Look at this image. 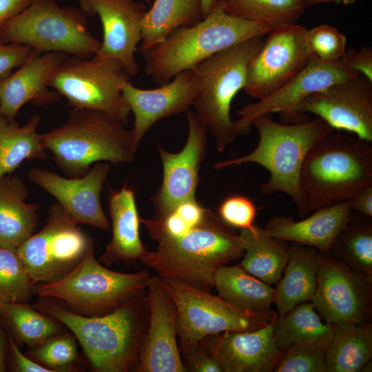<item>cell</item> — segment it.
Listing matches in <instances>:
<instances>
[{
  "mask_svg": "<svg viewBox=\"0 0 372 372\" xmlns=\"http://www.w3.org/2000/svg\"><path fill=\"white\" fill-rule=\"evenodd\" d=\"M311 54L327 63L339 61L347 49V37L337 28L322 24L307 32Z\"/></svg>",
  "mask_w": 372,
  "mask_h": 372,
  "instance_id": "60d3db41",
  "label": "cell"
},
{
  "mask_svg": "<svg viewBox=\"0 0 372 372\" xmlns=\"http://www.w3.org/2000/svg\"><path fill=\"white\" fill-rule=\"evenodd\" d=\"M273 321L255 331L211 335L207 351L225 372H272L281 353L273 335Z\"/></svg>",
  "mask_w": 372,
  "mask_h": 372,
  "instance_id": "603a6c76",
  "label": "cell"
},
{
  "mask_svg": "<svg viewBox=\"0 0 372 372\" xmlns=\"http://www.w3.org/2000/svg\"><path fill=\"white\" fill-rule=\"evenodd\" d=\"M372 362L371 360L368 362L362 368L361 371L364 372H371L372 370Z\"/></svg>",
  "mask_w": 372,
  "mask_h": 372,
  "instance_id": "f5cc1de1",
  "label": "cell"
},
{
  "mask_svg": "<svg viewBox=\"0 0 372 372\" xmlns=\"http://www.w3.org/2000/svg\"><path fill=\"white\" fill-rule=\"evenodd\" d=\"M8 339L13 359L14 371L19 372H54L48 367L25 356L10 334H8Z\"/></svg>",
  "mask_w": 372,
  "mask_h": 372,
  "instance_id": "bcb514c9",
  "label": "cell"
},
{
  "mask_svg": "<svg viewBox=\"0 0 372 372\" xmlns=\"http://www.w3.org/2000/svg\"><path fill=\"white\" fill-rule=\"evenodd\" d=\"M41 116L35 114L20 126L0 114V180L12 174L25 161L43 160L46 152L37 129Z\"/></svg>",
  "mask_w": 372,
  "mask_h": 372,
  "instance_id": "4dcf8cb0",
  "label": "cell"
},
{
  "mask_svg": "<svg viewBox=\"0 0 372 372\" xmlns=\"http://www.w3.org/2000/svg\"><path fill=\"white\" fill-rule=\"evenodd\" d=\"M206 209L196 198L190 199L180 203L163 218L145 219L140 217V222L145 227L150 238L158 243L186 234L202 222Z\"/></svg>",
  "mask_w": 372,
  "mask_h": 372,
  "instance_id": "8d00e7d4",
  "label": "cell"
},
{
  "mask_svg": "<svg viewBox=\"0 0 372 372\" xmlns=\"http://www.w3.org/2000/svg\"><path fill=\"white\" fill-rule=\"evenodd\" d=\"M90 240L56 203L50 207L43 229L20 245L17 251L32 285L50 282L80 262Z\"/></svg>",
  "mask_w": 372,
  "mask_h": 372,
  "instance_id": "7c38bea8",
  "label": "cell"
},
{
  "mask_svg": "<svg viewBox=\"0 0 372 372\" xmlns=\"http://www.w3.org/2000/svg\"><path fill=\"white\" fill-rule=\"evenodd\" d=\"M247 245L240 267L268 285L276 284L282 275L289 255L288 242L270 236L264 228L242 229Z\"/></svg>",
  "mask_w": 372,
  "mask_h": 372,
  "instance_id": "d6a6232c",
  "label": "cell"
},
{
  "mask_svg": "<svg viewBox=\"0 0 372 372\" xmlns=\"http://www.w3.org/2000/svg\"><path fill=\"white\" fill-rule=\"evenodd\" d=\"M258 130L259 141L256 148L241 157L216 163L214 167L223 168L245 163H257L269 173L260 189L265 195L282 192L295 203L300 217L309 213L307 198L300 183L304 159L310 149L333 128L317 117L288 125L274 121L271 114L258 116L252 122Z\"/></svg>",
  "mask_w": 372,
  "mask_h": 372,
  "instance_id": "7a4b0ae2",
  "label": "cell"
},
{
  "mask_svg": "<svg viewBox=\"0 0 372 372\" xmlns=\"http://www.w3.org/2000/svg\"><path fill=\"white\" fill-rule=\"evenodd\" d=\"M300 183L309 211L349 200L372 185V142L329 134L309 152Z\"/></svg>",
  "mask_w": 372,
  "mask_h": 372,
  "instance_id": "8992f818",
  "label": "cell"
},
{
  "mask_svg": "<svg viewBox=\"0 0 372 372\" xmlns=\"http://www.w3.org/2000/svg\"><path fill=\"white\" fill-rule=\"evenodd\" d=\"M262 37L251 38L222 50L192 69L198 82L193 106L220 152L237 136L230 115L231 103L243 90L247 67L263 45Z\"/></svg>",
  "mask_w": 372,
  "mask_h": 372,
  "instance_id": "52a82bcc",
  "label": "cell"
},
{
  "mask_svg": "<svg viewBox=\"0 0 372 372\" xmlns=\"http://www.w3.org/2000/svg\"><path fill=\"white\" fill-rule=\"evenodd\" d=\"M28 196L21 178L8 174L0 180V247L17 248L37 229L40 206L27 203Z\"/></svg>",
  "mask_w": 372,
  "mask_h": 372,
  "instance_id": "4316f807",
  "label": "cell"
},
{
  "mask_svg": "<svg viewBox=\"0 0 372 372\" xmlns=\"http://www.w3.org/2000/svg\"><path fill=\"white\" fill-rule=\"evenodd\" d=\"M109 171L107 163L98 162L80 178L63 177L37 167L29 169L28 178L52 196L75 223L107 231L110 223L101 205V192Z\"/></svg>",
  "mask_w": 372,
  "mask_h": 372,
  "instance_id": "ac0fdd59",
  "label": "cell"
},
{
  "mask_svg": "<svg viewBox=\"0 0 372 372\" xmlns=\"http://www.w3.org/2000/svg\"><path fill=\"white\" fill-rule=\"evenodd\" d=\"M307 6H311L313 5L324 3H342L344 5L352 4L355 0H304Z\"/></svg>",
  "mask_w": 372,
  "mask_h": 372,
  "instance_id": "f907efd6",
  "label": "cell"
},
{
  "mask_svg": "<svg viewBox=\"0 0 372 372\" xmlns=\"http://www.w3.org/2000/svg\"><path fill=\"white\" fill-rule=\"evenodd\" d=\"M146 2H147L148 3H150L151 0H145Z\"/></svg>",
  "mask_w": 372,
  "mask_h": 372,
  "instance_id": "db71d44e",
  "label": "cell"
},
{
  "mask_svg": "<svg viewBox=\"0 0 372 372\" xmlns=\"http://www.w3.org/2000/svg\"><path fill=\"white\" fill-rule=\"evenodd\" d=\"M313 211L298 221L284 216L273 217L264 229L273 238L309 246L322 254L330 253L353 211L349 202L334 203Z\"/></svg>",
  "mask_w": 372,
  "mask_h": 372,
  "instance_id": "cb8c5ba5",
  "label": "cell"
},
{
  "mask_svg": "<svg viewBox=\"0 0 372 372\" xmlns=\"http://www.w3.org/2000/svg\"><path fill=\"white\" fill-rule=\"evenodd\" d=\"M108 203L112 239L100 257V262L110 265L141 260L147 250L140 238L141 222L134 190L125 184L110 192Z\"/></svg>",
  "mask_w": 372,
  "mask_h": 372,
  "instance_id": "d4e9b609",
  "label": "cell"
},
{
  "mask_svg": "<svg viewBox=\"0 0 372 372\" xmlns=\"http://www.w3.org/2000/svg\"><path fill=\"white\" fill-rule=\"evenodd\" d=\"M4 316L17 337L31 347H37L59 331L49 317L23 302L0 303Z\"/></svg>",
  "mask_w": 372,
  "mask_h": 372,
  "instance_id": "d590c367",
  "label": "cell"
},
{
  "mask_svg": "<svg viewBox=\"0 0 372 372\" xmlns=\"http://www.w3.org/2000/svg\"><path fill=\"white\" fill-rule=\"evenodd\" d=\"M307 29L296 23L273 28L249 63L243 91L258 100L284 85L307 64Z\"/></svg>",
  "mask_w": 372,
  "mask_h": 372,
  "instance_id": "5bb4252c",
  "label": "cell"
},
{
  "mask_svg": "<svg viewBox=\"0 0 372 372\" xmlns=\"http://www.w3.org/2000/svg\"><path fill=\"white\" fill-rule=\"evenodd\" d=\"M295 112L315 114L333 129L372 142V81L356 74L310 94Z\"/></svg>",
  "mask_w": 372,
  "mask_h": 372,
  "instance_id": "9a60e30c",
  "label": "cell"
},
{
  "mask_svg": "<svg viewBox=\"0 0 372 372\" xmlns=\"http://www.w3.org/2000/svg\"><path fill=\"white\" fill-rule=\"evenodd\" d=\"M36 347L34 359L54 372L65 371L78 358L75 338L69 333L54 335Z\"/></svg>",
  "mask_w": 372,
  "mask_h": 372,
  "instance_id": "f35d334b",
  "label": "cell"
},
{
  "mask_svg": "<svg viewBox=\"0 0 372 372\" xmlns=\"http://www.w3.org/2000/svg\"><path fill=\"white\" fill-rule=\"evenodd\" d=\"M32 0H0V28L26 8Z\"/></svg>",
  "mask_w": 372,
  "mask_h": 372,
  "instance_id": "c3c4849f",
  "label": "cell"
},
{
  "mask_svg": "<svg viewBox=\"0 0 372 372\" xmlns=\"http://www.w3.org/2000/svg\"><path fill=\"white\" fill-rule=\"evenodd\" d=\"M147 289L149 325L139 347L136 371H186L176 340L175 304L158 275L149 276Z\"/></svg>",
  "mask_w": 372,
  "mask_h": 372,
  "instance_id": "ffe728a7",
  "label": "cell"
},
{
  "mask_svg": "<svg viewBox=\"0 0 372 372\" xmlns=\"http://www.w3.org/2000/svg\"><path fill=\"white\" fill-rule=\"evenodd\" d=\"M87 17L98 16L103 28V40L94 59L118 61L130 76L138 73L135 57L141 41V23L146 6L134 0H78Z\"/></svg>",
  "mask_w": 372,
  "mask_h": 372,
  "instance_id": "d6986e66",
  "label": "cell"
},
{
  "mask_svg": "<svg viewBox=\"0 0 372 372\" xmlns=\"http://www.w3.org/2000/svg\"><path fill=\"white\" fill-rule=\"evenodd\" d=\"M189 133L183 149L177 153L157 149L162 161L163 180L151 197L154 218H163L183 201L196 198L200 165L206 155L207 127L196 112L187 111Z\"/></svg>",
  "mask_w": 372,
  "mask_h": 372,
  "instance_id": "2e32d148",
  "label": "cell"
},
{
  "mask_svg": "<svg viewBox=\"0 0 372 372\" xmlns=\"http://www.w3.org/2000/svg\"><path fill=\"white\" fill-rule=\"evenodd\" d=\"M150 275L145 271L120 273L101 265L94 255L91 239L80 262L62 278L32 285V293L63 301L87 316L109 313L147 289Z\"/></svg>",
  "mask_w": 372,
  "mask_h": 372,
  "instance_id": "ba28073f",
  "label": "cell"
},
{
  "mask_svg": "<svg viewBox=\"0 0 372 372\" xmlns=\"http://www.w3.org/2000/svg\"><path fill=\"white\" fill-rule=\"evenodd\" d=\"M247 245L244 234H237L217 214L206 209L202 222L184 236L158 243L146 251L142 263L161 278L185 282L209 291L220 267L241 258Z\"/></svg>",
  "mask_w": 372,
  "mask_h": 372,
  "instance_id": "6da1fadb",
  "label": "cell"
},
{
  "mask_svg": "<svg viewBox=\"0 0 372 372\" xmlns=\"http://www.w3.org/2000/svg\"><path fill=\"white\" fill-rule=\"evenodd\" d=\"M172 79L152 90L138 88L130 81L122 87L123 98L134 116L130 130L136 145L157 121L187 112L193 105L198 88L193 70L179 72Z\"/></svg>",
  "mask_w": 372,
  "mask_h": 372,
  "instance_id": "44dd1931",
  "label": "cell"
},
{
  "mask_svg": "<svg viewBox=\"0 0 372 372\" xmlns=\"http://www.w3.org/2000/svg\"><path fill=\"white\" fill-rule=\"evenodd\" d=\"M4 371H5L4 357H3L1 338L0 335V372H3Z\"/></svg>",
  "mask_w": 372,
  "mask_h": 372,
  "instance_id": "816d5d0a",
  "label": "cell"
},
{
  "mask_svg": "<svg viewBox=\"0 0 372 372\" xmlns=\"http://www.w3.org/2000/svg\"><path fill=\"white\" fill-rule=\"evenodd\" d=\"M198 347L185 354L188 358L191 369L197 372H223L218 361L210 353L199 350Z\"/></svg>",
  "mask_w": 372,
  "mask_h": 372,
  "instance_id": "f6af8a7d",
  "label": "cell"
},
{
  "mask_svg": "<svg viewBox=\"0 0 372 372\" xmlns=\"http://www.w3.org/2000/svg\"><path fill=\"white\" fill-rule=\"evenodd\" d=\"M125 126L105 112L71 108L66 123L41 137L62 173L68 178H80L93 163L134 161L138 145Z\"/></svg>",
  "mask_w": 372,
  "mask_h": 372,
  "instance_id": "277c9868",
  "label": "cell"
},
{
  "mask_svg": "<svg viewBox=\"0 0 372 372\" xmlns=\"http://www.w3.org/2000/svg\"><path fill=\"white\" fill-rule=\"evenodd\" d=\"M341 59L354 72L372 81V49L363 46L359 50L346 49Z\"/></svg>",
  "mask_w": 372,
  "mask_h": 372,
  "instance_id": "ee69618b",
  "label": "cell"
},
{
  "mask_svg": "<svg viewBox=\"0 0 372 372\" xmlns=\"http://www.w3.org/2000/svg\"><path fill=\"white\" fill-rule=\"evenodd\" d=\"M333 334L332 324L324 322L310 302L301 303L276 318L273 335L282 351L296 347H318L326 349Z\"/></svg>",
  "mask_w": 372,
  "mask_h": 372,
  "instance_id": "83f0119b",
  "label": "cell"
},
{
  "mask_svg": "<svg viewBox=\"0 0 372 372\" xmlns=\"http://www.w3.org/2000/svg\"><path fill=\"white\" fill-rule=\"evenodd\" d=\"M326 348L327 372H360L372 360V322L332 324Z\"/></svg>",
  "mask_w": 372,
  "mask_h": 372,
  "instance_id": "f1b7e54d",
  "label": "cell"
},
{
  "mask_svg": "<svg viewBox=\"0 0 372 372\" xmlns=\"http://www.w3.org/2000/svg\"><path fill=\"white\" fill-rule=\"evenodd\" d=\"M219 296L229 303L251 311L271 310L274 288L245 271L240 265H223L214 275Z\"/></svg>",
  "mask_w": 372,
  "mask_h": 372,
  "instance_id": "1f68e13d",
  "label": "cell"
},
{
  "mask_svg": "<svg viewBox=\"0 0 372 372\" xmlns=\"http://www.w3.org/2000/svg\"><path fill=\"white\" fill-rule=\"evenodd\" d=\"M311 302L328 323L371 322L372 275L353 269L331 253H320Z\"/></svg>",
  "mask_w": 372,
  "mask_h": 372,
  "instance_id": "4fadbf2b",
  "label": "cell"
},
{
  "mask_svg": "<svg viewBox=\"0 0 372 372\" xmlns=\"http://www.w3.org/2000/svg\"><path fill=\"white\" fill-rule=\"evenodd\" d=\"M352 213L330 253L354 270L372 275L371 217Z\"/></svg>",
  "mask_w": 372,
  "mask_h": 372,
  "instance_id": "836d02e7",
  "label": "cell"
},
{
  "mask_svg": "<svg viewBox=\"0 0 372 372\" xmlns=\"http://www.w3.org/2000/svg\"><path fill=\"white\" fill-rule=\"evenodd\" d=\"M68 54L61 52L37 53L6 79H0V114L14 119L28 102L43 106L59 102L61 94L48 83L59 63Z\"/></svg>",
  "mask_w": 372,
  "mask_h": 372,
  "instance_id": "7402d4cb",
  "label": "cell"
},
{
  "mask_svg": "<svg viewBox=\"0 0 372 372\" xmlns=\"http://www.w3.org/2000/svg\"><path fill=\"white\" fill-rule=\"evenodd\" d=\"M273 372H327L326 349L296 346L281 353Z\"/></svg>",
  "mask_w": 372,
  "mask_h": 372,
  "instance_id": "ab89813d",
  "label": "cell"
},
{
  "mask_svg": "<svg viewBox=\"0 0 372 372\" xmlns=\"http://www.w3.org/2000/svg\"><path fill=\"white\" fill-rule=\"evenodd\" d=\"M161 278L176 309V333L184 355L208 336L225 331H255L269 324L278 316L271 309H242L220 296L181 280Z\"/></svg>",
  "mask_w": 372,
  "mask_h": 372,
  "instance_id": "30bf717a",
  "label": "cell"
},
{
  "mask_svg": "<svg viewBox=\"0 0 372 372\" xmlns=\"http://www.w3.org/2000/svg\"><path fill=\"white\" fill-rule=\"evenodd\" d=\"M219 2L220 0H200L203 18L207 17Z\"/></svg>",
  "mask_w": 372,
  "mask_h": 372,
  "instance_id": "681fc988",
  "label": "cell"
},
{
  "mask_svg": "<svg viewBox=\"0 0 372 372\" xmlns=\"http://www.w3.org/2000/svg\"><path fill=\"white\" fill-rule=\"evenodd\" d=\"M32 285L17 248L0 247V303L26 302Z\"/></svg>",
  "mask_w": 372,
  "mask_h": 372,
  "instance_id": "74e56055",
  "label": "cell"
},
{
  "mask_svg": "<svg viewBox=\"0 0 372 372\" xmlns=\"http://www.w3.org/2000/svg\"><path fill=\"white\" fill-rule=\"evenodd\" d=\"M220 219L232 228L255 231L257 208L247 196L234 195L225 198L218 208Z\"/></svg>",
  "mask_w": 372,
  "mask_h": 372,
  "instance_id": "b9f144b4",
  "label": "cell"
},
{
  "mask_svg": "<svg viewBox=\"0 0 372 372\" xmlns=\"http://www.w3.org/2000/svg\"><path fill=\"white\" fill-rule=\"evenodd\" d=\"M273 28L231 15L218 4L200 22L180 28L162 42L141 52L144 70L161 85L207 58L247 39L263 37Z\"/></svg>",
  "mask_w": 372,
  "mask_h": 372,
  "instance_id": "3957f363",
  "label": "cell"
},
{
  "mask_svg": "<svg viewBox=\"0 0 372 372\" xmlns=\"http://www.w3.org/2000/svg\"><path fill=\"white\" fill-rule=\"evenodd\" d=\"M130 78L116 59L68 55L54 70L48 85L64 96L71 108L101 111L127 126L131 111L121 88Z\"/></svg>",
  "mask_w": 372,
  "mask_h": 372,
  "instance_id": "8fae6325",
  "label": "cell"
},
{
  "mask_svg": "<svg viewBox=\"0 0 372 372\" xmlns=\"http://www.w3.org/2000/svg\"><path fill=\"white\" fill-rule=\"evenodd\" d=\"M87 17L77 7H61L55 0H32L1 26L0 43L25 45L40 54L54 51L92 59L101 41L87 29Z\"/></svg>",
  "mask_w": 372,
  "mask_h": 372,
  "instance_id": "9c48e42d",
  "label": "cell"
},
{
  "mask_svg": "<svg viewBox=\"0 0 372 372\" xmlns=\"http://www.w3.org/2000/svg\"><path fill=\"white\" fill-rule=\"evenodd\" d=\"M203 19L200 0H154L141 23L138 50L141 53L148 50L175 30L193 25Z\"/></svg>",
  "mask_w": 372,
  "mask_h": 372,
  "instance_id": "f546056e",
  "label": "cell"
},
{
  "mask_svg": "<svg viewBox=\"0 0 372 372\" xmlns=\"http://www.w3.org/2000/svg\"><path fill=\"white\" fill-rule=\"evenodd\" d=\"M37 53L39 52L25 45L0 43V79L9 76L14 69Z\"/></svg>",
  "mask_w": 372,
  "mask_h": 372,
  "instance_id": "7bdbcfd3",
  "label": "cell"
},
{
  "mask_svg": "<svg viewBox=\"0 0 372 372\" xmlns=\"http://www.w3.org/2000/svg\"><path fill=\"white\" fill-rule=\"evenodd\" d=\"M228 14L271 28L295 23L307 8L304 0H220Z\"/></svg>",
  "mask_w": 372,
  "mask_h": 372,
  "instance_id": "e575fe53",
  "label": "cell"
},
{
  "mask_svg": "<svg viewBox=\"0 0 372 372\" xmlns=\"http://www.w3.org/2000/svg\"><path fill=\"white\" fill-rule=\"evenodd\" d=\"M320 252L316 249L291 242L283 275L274 288L273 303L282 316L297 305L311 301L317 284Z\"/></svg>",
  "mask_w": 372,
  "mask_h": 372,
  "instance_id": "484cf974",
  "label": "cell"
},
{
  "mask_svg": "<svg viewBox=\"0 0 372 372\" xmlns=\"http://www.w3.org/2000/svg\"><path fill=\"white\" fill-rule=\"evenodd\" d=\"M348 201L352 211L372 217V185L357 192Z\"/></svg>",
  "mask_w": 372,
  "mask_h": 372,
  "instance_id": "7dc6e473",
  "label": "cell"
},
{
  "mask_svg": "<svg viewBox=\"0 0 372 372\" xmlns=\"http://www.w3.org/2000/svg\"><path fill=\"white\" fill-rule=\"evenodd\" d=\"M139 298L101 316L79 315L47 298L34 307L72 332L94 371L127 372L138 364L141 331Z\"/></svg>",
  "mask_w": 372,
  "mask_h": 372,
  "instance_id": "5b68a950",
  "label": "cell"
},
{
  "mask_svg": "<svg viewBox=\"0 0 372 372\" xmlns=\"http://www.w3.org/2000/svg\"><path fill=\"white\" fill-rule=\"evenodd\" d=\"M356 74L341 59L327 63L311 55L306 66L284 85L238 111L240 118L234 122L237 135L248 134L254 120L263 114L276 112L298 118L295 110L304 99Z\"/></svg>",
  "mask_w": 372,
  "mask_h": 372,
  "instance_id": "e0dca14e",
  "label": "cell"
}]
</instances>
